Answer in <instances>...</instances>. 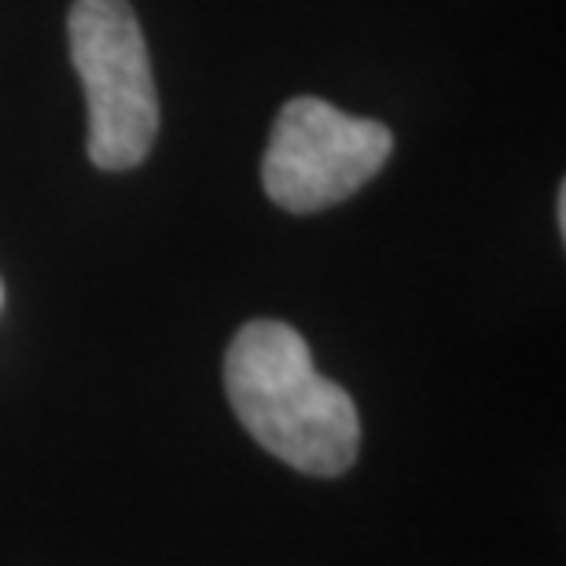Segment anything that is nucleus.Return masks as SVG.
<instances>
[{"label":"nucleus","instance_id":"20e7f679","mask_svg":"<svg viewBox=\"0 0 566 566\" xmlns=\"http://www.w3.org/2000/svg\"><path fill=\"white\" fill-rule=\"evenodd\" d=\"M0 302H4V287H0Z\"/></svg>","mask_w":566,"mask_h":566},{"label":"nucleus","instance_id":"f03ea898","mask_svg":"<svg viewBox=\"0 0 566 566\" xmlns=\"http://www.w3.org/2000/svg\"><path fill=\"white\" fill-rule=\"evenodd\" d=\"M71 60L88 99V158L111 174L140 166L158 137V93L129 0H74Z\"/></svg>","mask_w":566,"mask_h":566},{"label":"nucleus","instance_id":"7ed1b4c3","mask_svg":"<svg viewBox=\"0 0 566 566\" xmlns=\"http://www.w3.org/2000/svg\"><path fill=\"white\" fill-rule=\"evenodd\" d=\"M394 151L382 122L354 118L327 99L298 96L283 104L262 158V185L276 207L313 213L365 188Z\"/></svg>","mask_w":566,"mask_h":566},{"label":"nucleus","instance_id":"f257e3e1","mask_svg":"<svg viewBox=\"0 0 566 566\" xmlns=\"http://www.w3.org/2000/svg\"><path fill=\"white\" fill-rule=\"evenodd\" d=\"M224 394L258 446L302 474L354 468L360 420L354 398L321 376L291 324L251 321L224 354Z\"/></svg>","mask_w":566,"mask_h":566}]
</instances>
